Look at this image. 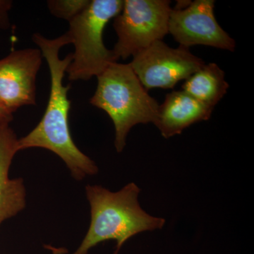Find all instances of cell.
Instances as JSON below:
<instances>
[{
    "label": "cell",
    "instance_id": "1",
    "mask_svg": "<svg viewBox=\"0 0 254 254\" xmlns=\"http://www.w3.org/2000/svg\"><path fill=\"white\" fill-rule=\"evenodd\" d=\"M33 42L46 60L50 73V93L46 112L39 124L28 134L18 140V150L43 148L53 152L62 158L75 180H82L87 175L98 173L94 162L82 153L75 144L70 132L71 102L68 99L69 86H64L66 68L73 60L72 53L60 59V51L70 44L67 34L49 39L40 33L32 37Z\"/></svg>",
    "mask_w": 254,
    "mask_h": 254
},
{
    "label": "cell",
    "instance_id": "2",
    "mask_svg": "<svg viewBox=\"0 0 254 254\" xmlns=\"http://www.w3.org/2000/svg\"><path fill=\"white\" fill-rule=\"evenodd\" d=\"M140 192L133 182L117 192L98 185H87L91 225L81 245L72 254H88L91 248L108 240L116 241L115 254H118L124 244L137 234L163 229L165 219L152 216L141 208L138 202Z\"/></svg>",
    "mask_w": 254,
    "mask_h": 254
},
{
    "label": "cell",
    "instance_id": "3",
    "mask_svg": "<svg viewBox=\"0 0 254 254\" xmlns=\"http://www.w3.org/2000/svg\"><path fill=\"white\" fill-rule=\"evenodd\" d=\"M97 79L96 91L90 103L111 119L115 126V148L121 153L133 127L155 123L160 104L150 96L129 64L112 63Z\"/></svg>",
    "mask_w": 254,
    "mask_h": 254
},
{
    "label": "cell",
    "instance_id": "4",
    "mask_svg": "<svg viewBox=\"0 0 254 254\" xmlns=\"http://www.w3.org/2000/svg\"><path fill=\"white\" fill-rule=\"evenodd\" d=\"M123 0H93L69 21L66 34L74 46L73 60L66 70L69 81H88L98 76L112 63L118 61L113 50L103 41L107 24L116 17L123 6Z\"/></svg>",
    "mask_w": 254,
    "mask_h": 254
},
{
    "label": "cell",
    "instance_id": "5",
    "mask_svg": "<svg viewBox=\"0 0 254 254\" xmlns=\"http://www.w3.org/2000/svg\"><path fill=\"white\" fill-rule=\"evenodd\" d=\"M172 8L168 0H125L114 18L118 42L113 52L118 60L134 57L169 33Z\"/></svg>",
    "mask_w": 254,
    "mask_h": 254
},
{
    "label": "cell",
    "instance_id": "6",
    "mask_svg": "<svg viewBox=\"0 0 254 254\" xmlns=\"http://www.w3.org/2000/svg\"><path fill=\"white\" fill-rule=\"evenodd\" d=\"M205 64L190 48H171L163 41H155L133 57L130 66L147 91L173 88Z\"/></svg>",
    "mask_w": 254,
    "mask_h": 254
},
{
    "label": "cell",
    "instance_id": "7",
    "mask_svg": "<svg viewBox=\"0 0 254 254\" xmlns=\"http://www.w3.org/2000/svg\"><path fill=\"white\" fill-rule=\"evenodd\" d=\"M215 1L195 0L184 9L172 8L169 33L180 46H205L234 52L236 42L215 18Z\"/></svg>",
    "mask_w": 254,
    "mask_h": 254
},
{
    "label": "cell",
    "instance_id": "8",
    "mask_svg": "<svg viewBox=\"0 0 254 254\" xmlns=\"http://www.w3.org/2000/svg\"><path fill=\"white\" fill-rule=\"evenodd\" d=\"M43 58L40 49L26 48L0 60V103L10 113L36 105V78Z\"/></svg>",
    "mask_w": 254,
    "mask_h": 254
},
{
    "label": "cell",
    "instance_id": "9",
    "mask_svg": "<svg viewBox=\"0 0 254 254\" xmlns=\"http://www.w3.org/2000/svg\"><path fill=\"white\" fill-rule=\"evenodd\" d=\"M213 108L203 104L184 91H174L159 105L153 125L165 138L181 134L184 130L211 117Z\"/></svg>",
    "mask_w": 254,
    "mask_h": 254
},
{
    "label": "cell",
    "instance_id": "10",
    "mask_svg": "<svg viewBox=\"0 0 254 254\" xmlns=\"http://www.w3.org/2000/svg\"><path fill=\"white\" fill-rule=\"evenodd\" d=\"M18 139L9 126L0 127V225L26 207V189L21 178L11 180L9 170L18 150Z\"/></svg>",
    "mask_w": 254,
    "mask_h": 254
},
{
    "label": "cell",
    "instance_id": "11",
    "mask_svg": "<svg viewBox=\"0 0 254 254\" xmlns=\"http://www.w3.org/2000/svg\"><path fill=\"white\" fill-rule=\"evenodd\" d=\"M229 87L223 70L217 64L209 63L185 80L182 91L214 108L226 95Z\"/></svg>",
    "mask_w": 254,
    "mask_h": 254
},
{
    "label": "cell",
    "instance_id": "12",
    "mask_svg": "<svg viewBox=\"0 0 254 254\" xmlns=\"http://www.w3.org/2000/svg\"><path fill=\"white\" fill-rule=\"evenodd\" d=\"M89 3V0H50L48 1V6L52 14L69 22Z\"/></svg>",
    "mask_w": 254,
    "mask_h": 254
},
{
    "label": "cell",
    "instance_id": "13",
    "mask_svg": "<svg viewBox=\"0 0 254 254\" xmlns=\"http://www.w3.org/2000/svg\"><path fill=\"white\" fill-rule=\"evenodd\" d=\"M12 6L11 1L6 0H0V26L1 27H8L9 26V18L8 12Z\"/></svg>",
    "mask_w": 254,
    "mask_h": 254
},
{
    "label": "cell",
    "instance_id": "14",
    "mask_svg": "<svg viewBox=\"0 0 254 254\" xmlns=\"http://www.w3.org/2000/svg\"><path fill=\"white\" fill-rule=\"evenodd\" d=\"M13 120V114L10 113L0 103V127L9 126Z\"/></svg>",
    "mask_w": 254,
    "mask_h": 254
},
{
    "label": "cell",
    "instance_id": "15",
    "mask_svg": "<svg viewBox=\"0 0 254 254\" xmlns=\"http://www.w3.org/2000/svg\"><path fill=\"white\" fill-rule=\"evenodd\" d=\"M54 250H55V252H54V254H63V250H55L54 249Z\"/></svg>",
    "mask_w": 254,
    "mask_h": 254
}]
</instances>
